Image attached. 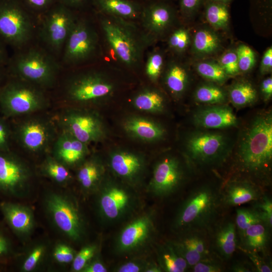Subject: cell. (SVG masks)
Segmentation results:
<instances>
[{"label":"cell","mask_w":272,"mask_h":272,"mask_svg":"<svg viewBox=\"0 0 272 272\" xmlns=\"http://www.w3.org/2000/svg\"><path fill=\"white\" fill-rule=\"evenodd\" d=\"M166 1L143 2L140 19L143 31L152 42L164 34L175 19L176 10Z\"/></svg>","instance_id":"4fadbf2b"},{"label":"cell","mask_w":272,"mask_h":272,"mask_svg":"<svg viewBox=\"0 0 272 272\" xmlns=\"http://www.w3.org/2000/svg\"><path fill=\"white\" fill-rule=\"evenodd\" d=\"M79 12L56 2L39 18L37 35L43 47L56 57L62 53Z\"/></svg>","instance_id":"52a82bcc"},{"label":"cell","mask_w":272,"mask_h":272,"mask_svg":"<svg viewBox=\"0 0 272 272\" xmlns=\"http://www.w3.org/2000/svg\"><path fill=\"white\" fill-rule=\"evenodd\" d=\"M114 90V84L104 74L90 70L70 77L64 87V95L70 102L86 104L106 98Z\"/></svg>","instance_id":"30bf717a"},{"label":"cell","mask_w":272,"mask_h":272,"mask_svg":"<svg viewBox=\"0 0 272 272\" xmlns=\"http://www.w3.org/2000/svg\"><path fill=\"white\" fill-rule=\"evenodd\" d=\"M142 3L140 0H92L95 12L131 21L140 19Z\"/></svg>","instance_id":"603a6c76"},{"label":"cell","mask_w":272,"mask_h":272,"mask_svg":"<svg viewBox=\"0 0 272 272\" xmlns=\"http://www.w3.org/2000/svg\"><path fill=\"white\" fill-rule=\"evenodd\" d=\"M39 18L23 0H0V40L17 50L31 44Z\"/></svg>","instance_id":"277c9868"},{"label":"cell","mask_w":272,"mask_h":272,"mask_svg":"<svg viewBox=\"0 0 272 272\" xmlns=\"http://www.w3.org/2000/svg\"><path fill=\"white\" fill-rule=\"evenodd\" d=\"M160 266L167 272H184L189 266L171 242L163 245L159 252Z\"/></svg>","instance_id":"4dcf8cb0"},{"label":"cell","mask_w":272,"mask_h":272,"mask_svg":"<svg viewBox=\"0 0 272 272\" xmlns=\"http://www.w3.org/2000/svg\"><path fill=\"white\" fill-rule=\"evenodd\" d=\"M220 192L223 206L228 207L255 202L264 194L254 183L241 180L229 182Z\"/></svg>","instance_id":"7402d4cb"},{"label":"cell","mask_w":272,"mask_h":272,"mask_svg":"<svg viewBox=\"0 0 272 272\" xmlns=\"http://www.w3.org/2000/svg\"><path fill=\"white\" fill-rule=\"evenodd\" d=\"M107 269L98 259L93 258L85 266L81 271L83 272H106Z\"/></svg>","instance_id":"9f6ffc18"},{"label":"cell","mask_w":272,"mask_h":272,"mask_svg":"<svg viewBox=\"0 0 272 272\" xmlns=\"http://www.w3.org/2000/svg\"><path fill=\"white\" fill-rule=\"evenodd\" d=\"M194 121L199 126L210 129L226 128L237 124L236 116L232 109L226 106H214L202 109L194 114Z\"/></svg>","instance_id":"cb8c5ba5"},{"label":"cell","mask_w":272,"mask_h":272,"mask_svg":"<svg viewBox=\"0 0 272 272\" xmlns=\"http://www.w3.org/2000/svg\"><path fill=\"white\" fill-rule=\"evenodd\" d=\"M241 170L264 179L270 173L272 161V118L270 114L257 116L244 134L238 151Z\"/></svg>","instance_id":"6da1fadb"},{"label":"cell","mask_w":272,"mask_h":272,"mask_svg":"<svg viewBox=\"0 0 272 272\" xmlns=\"http://www.w3.org/2000/svg\"><path fill=\"white\" fill-rule=\"evenodd\" d=\"M147 266L143 262L132 260L119 266L116 271L118 272H139L145 271Z\"/></svg>","instance_id":"db71d44e"},{"label":"cell","mask_w":272,"mask_h":272,"mask_svg":"<svg viewBox=\"0 0 272 272\" xmlns=\"http://www.w3.org/2000/svg\"><path fill=\"white\" fill-rule=\"evenodd\" d=\"M1 76V75H0Z\"/></svg>","instance_id":"03108f58"},{"label":"cell","mask_w":272,"mask_h":272,"mask_svg":"<svg viewBox=\"0 0 272 272\" xmlns=\"http://www.w3.org/2000/svg\"><path fill=\"white\" fill-rule=\"evenodd\" d=\"M218 63L228 76H235L240 72L235 50L225 52L220 57Z\"/></svg>","instance_id":"7dc6e473"},{"label":"cell","mask_w":272,"mask_h":272,"mask_svg":"<svg viewBox=\"0 0 272 272\" xmlns=\"http://www.w3.org/2000/svg\"><path fill=\"white\" fill-rule=\"evenodd\" d=\"M270 229L263 222L251 225L245 230L238 247L267 257Z\"/></svg>","instance_id":"4316f807"},{"label":"cell","mask_w":272,"mask_h":272,"mask_svg":"<svg viewBox=\"0 0 272 272\" xmlns=\"http://www.w3.org/2000/svg\"><path fill=\"white\" fill-rule=\"evenodd\" d=\"M205 15L206 20L213 28L218 30L227 27L230 18L228 4L207 0Z\"/></svg>","instance_id":"d6a6232c"},{"label":"cell","mask_w":272,"mask_h":272,"mask_svg":"<svg viewBox=\"0 0 272 272\" xmlns=\"http://www.w3.org/2000/svg\"><path fill=\"white\" fill-rule=\"evenodd\" d=\"M23 1L29 10L39 18L57 2L56 0Z\"/></svg>","instance_id":"f907efd6"},{"label":"cell","mask_w":272,"mask_h":272,"mask_svg":"<svg viewBox=\"0 0 272 272\" xmlns=\"http://www.w3.org/2000/svg\"><path fill=\"white\" fill-rule=\"evenodd\" d=\"M43 88L16 77L0 92L5 111L12 115H23L41 110L48 105Z\"/></svg>","instance_id":"ba28073f"},{"label":"cell","mask_w":272,"mask_h":272,"mask_svg":"<svg viewBox=\"0 0 272 272\" xmlns=\"http://www.w3.org/2000/svg\"><path fill=\"white\" fill-rule=\"evenodd\" d=\"M56 1L78 12L92 6V0H56Z\"/></svg>","instance_id":"f5cc1de1"},{"label":"cell","mask_w":272,"mask_h":272,"mask_svg":"<svg viewBox=\"0 0 272 272\" xmlns=\"http://www.w3.org/2000/svg\"><path fill=\"white\" fill-rule=\"evenodd\" d=\"M9 63L17 78L43 89L54 85L60 67L46 49L31 44L17 50Z\"/></svg>","instance_id":"5b68a950"},{"label":"cell","mask_w":272,"mask_h":272,"mask_svg":"<svg viewBox=\"0 0 272 272\" xmlns=\"http://www.w3.org/2000/svg\"><path fill=\"white\" fill-rule=\"evenodd\" d=\"M98 45L95 28L86 18L78 16L64 46L62 63L69 66L84 63L95 55Z\"/></svg>","instance_id":"9c48e42d"},{"label":"cell","mask_w":272,"mask_h":272,"mask_svg":"<svg viewBox=\"0 0 272 272\" xmlns=\"http://www.w3.org/2000/svg\"><path fill=\"white\" fill-rule=\"evenodd\" d=\"M164 59L163 54L158 50L150 52L148 56L145 71L148 77L153 81H156L163 70Z\"/></svg>","instance_id":"60d3db41"},{"label":"cell","mask_w":272,"mask_h":272,"mask_svg":"<svg viewBox=\"0 0 272 272\" xmlns=\"http://www.w3.org/2000/svg\"><path fill=\"white\" fill-rule=\"evenodd\" d=\"M0 210L6 222L19 237L25 239L33 233L35 220L32 209L20 203L3 201Z\"/></svg>","instance_id":"44dd1931"},{"label":"cell","mask_w":272,"mask_h":272,"mask_svg":"<svg viewBox=\"0 0 272 272\" xmlns=\"http://www.w3.org/2000/svg\"><path fill=\"white\" fill-rule=\"evenodd\" d=\"M8 132L6 126L0 122V148L5 147L7 145Z\"/></svg>","instance_id":"94428289"},{"label":"cell","mask_w":272,"mask_h":272,"mask_svg":"<svg viewBox=\"0 0 272 272\" xmlns=\"http://www.w3.org/2000/svg\"><path fill=\"white\" fill-rule=\"evenodd\" d=\"M260 214L263 222L270 228L272 226V200L264 193L260 199L254 202L253 206Z\"/></svg>","instance_id":"c3c4849f"},{"label":"cell","mask_w":272,"mask_h":272,"mask_svg":"<svg viewBox=\"0 0 272 272\" xmlns=\"http://www.w3.org/2000/svg\"><path fill=\"white\" fill-rule=\"evenodd\" d=\"M260 222L264 223L259 212L253 207L236 210L235 223L240 240L248 228Z\"/></svg>","instance_id":"8d00e7d4"},{"label":"cell","mask_w":272,"mask_h":272,"mask_svg":"<svg viewBox=\"0 0 272 272\" xmlns=\"http://www.w3.org/2000/svg\"><path fill=\"white\" fill-rule=\"evenodd\" d=\"M194 97L199 102L210 104H221L226 100L224 91L213 84H203L199 86L195 91Z\"/></svg>","instance_id":"74e56055"},{"label":"cell","mask_w":272,"mask_h":272,"mask_svg":"<svg viewBox=\"0 0 272 272\" xmlns=\"http://www.w3.org/2000/svg\"><path fill=\"white\" fill-rule=\"evenodd\" d=\"M29 166L20 158L0 154V193L22 197L28 193L32 179Z\"/></svg>","instance_id":"8fae6325"},{"label":"cell","mask_w":272,"mask_h":272,"mask_svg":"<svg viewBox=\"0 0 272 272\" xmlns=\"http://www.w3.org/2000/svg\"><path fill=\"white\" fill-rule=\"evenodd\" d=\"M226 145V139L220 133L201 132L193 134L186 144L190 162L195 166L213 164L221 158Z\"/></svg>","instance_id":"5bb4252c"},{"label":"cell","mask_w":272,"mask_h":272,"mask_svg":"<svg viewBox=\"0 0 272 272\" xmlns=\"http://www.w3.org/2000/svg\"><path fill=\"white\" fill-rule=\"evenodd\" d=\"M207 233L200 231L186 232L181 233L177 239L171 242L189 267L202 258L212 256Z\"/></svg>","instance_id":"d6986e66"},{"label":"cell","mask_w":272,"mask_h":272,"mask_svg":"<svg viewBox=\"0 0 272 272\" xmlns=\"http://www.w3.org/2000/svg\"><path fill=\"white\" fill-rule=\"evenodd\" d=\"M133 104L139 110L148 112H158L164 108V99L157 91L146 89L136 95Z\"/></svg>","instance_id":"e575fe53"},{"label":"cell","mask_w":272,"mask_h":272,"mask_svg":"<svg viewBox=\"0 0 272 272\" xmlns=\"http://www.w3.org/2000/svg\"><path fill=\"white\" fill-rule=\"evenodd\" d=\"M11 247L8 239L0 233V256L8 254L11 250Z\"/></svg>","instance_id":"91938a15"},{"label":"cell","mask_w":272,"mask_h":272,"mask_svg":"<svg viewBox=\"0 0 272 272\" xmlns=\"http://www.w3.org/2000/svg\"><path fill=\"white\" fill-rule=\"evenodd\" d=\"M47 245L44 243H38L31 247L23 259L21 270L31 272L36 269L42 262L47 252Z\"/></svg>","instance_id":"ab89813d"},{"label":"cell","mask_w":272,"mask_h":272,"mask_svg":"<svg viewBox=\"0 0 272 272\" xmlns=\"http://www.w3.org/2000/svg\"><path fill=\"white\" fill-rule=\"evenodd\" d=\"M78 169L77 177L82 188L86 192L95 190L98 187L103 174V168L95 159L84 160Z\"/></svg>","instance_id":"f1b7e54d"},{"label":"cell","mask_w":272,"mask_h":272,"mask_svg":"<svg viewBox=\"0 0 272 272\" xmlns=\"http://www.w3.org/2000/svg\"><path fill=\"white\" fill-rule=\"evenodd\" d=\"M222 206L220 190L210 185L198 187L180 206L174 227L180 233L194 231L208 232L217 223Z\"/></svg>","instance_id":"7a4b0ae2"},{"label":"cell","mask_w":272,"mask_h":272,"mask_svg":"<svg viewBox=\"0 0 272 272\" xmlns=\"http://www.w3.org/2000/svg\"><path fill=\"white\" fill-rule=\"evenodd\" d=\"M97 250V245L88 244L83 247L76 253L72 261V270L74 271H81L85 266L94 258Z\"/></svg>","instance_id":"7bdbcfd3"},{"label":"cell","mask_w":272,"mask_h":272,"mask_svg":"<svg viewBox=\"0 0 272 272\" xmlns=\"http://www.w3.org/2000/svg\"><path fill=\"white\" fill-rule=\"evenodd\" d=\"M195 69L205 79L218 84L223 83L229 77L218 62L201 61L195 64Z\"/></svg>","instance_id":"f35d334b"},{"label":"cell","mask_w":272,"mask_h":272,"mask_svg":"<svg viewBox=\"0 0 272 272\" xmlns=\"http://www.w3.org/2000/svg\"><path fill=\"white\" fill-rule=\"evenodd\" d=\"M4 44L0 40V66L4 63H6L7 59V55Z\"/></svg>","instance_id":"6125c7cd"},{"label":"cell","mask_w":272,"mask_h":272,"mask_svg":"<svg viewBox=\"0 0 272 272\" xmlns=\"http://www.w3.org/2000/svg\"><path fill=\"white\" fill-rule=\"evenodd\" d=\"M41 171L44 176L61 185L67 184L72 178L68 167L52 156L45 159L41 165Z\"/></svg>","instance_id":"836d02e7"},{"label":"cell","mask_w":272,"mask_h":272,"mask_svg":"<svg viewBox=\"0 0 272 272\" xmlns=\"http://www.w3.org/2000/svg\"><path fill=\"white\" fill-rule=\"evenodd\" d=\"M231 269L235 272H251L255 270L250 262L243 261L236 262L232 266Z\"/></svg>","instance_id":"680465c9"},{"label":"cell","mask_w":272,"mask_h":272,"mask_svg":"<svg viewBox=\"0 0 272 272\" xmlns=\"http://www.w3.org/2000/svg\"><path fill=\"white\" fill-rule=\"evenodd\" d=\"M235 51L240 72L246 73L251 70L255 63L253 50L245 44H240Z\"/></svg>","instance_id":"ee69618b"},{"label":"cell","mask_w":272,"mask_h":272,"mask_svg":"<svg viewBox=\"0 0 272 272\" xmlns=\"http://www.w3.org/2000/svg\"><path fill=\"white\" fill-rule=\"evenodd\" d=\"M110 163L112 170L117 175L130 182L139 177L144 168V162L141 158L128 152L113 153Z\"/></svg>","instance_id":"484cf974"},{"label":"cell","mask_w":272,"mask_h":272,"mask_svg":"<svg viewBox=\"0 0 272 272\" xmlns=\"http://www.w3.org/2000/svg\"><path fill=\"white\" fill-rule=\"evenodd\" d=\"M211 246L221 260H228L237 246V229L235 222L227 221L218 225Z\"/></svg>","instance_id":"d4e9b609"},{"label":"cell","mask_w":272,"mask_h":272,"mask_svg":"<svg viewBox=\"0 0 272 272\" xmlns=\"http://www.w3.org/2000/svg\"><path fill=\"white\" fill-rule=\"evenodd\" d=\"M179 9L182 15L190 17L194 15L200 8L203 0H179Z\"/></svg>","instance_id":"816d5d0a"},{"label":"cell","mask_w":272,"mask_h":272,"mask_svg":"<svg viewBox=\"0 0 272 272\" xmlns=\"http://www.w3.org/2000/svg\"><path fill=\"white\" fill-rule=\"evenodd\" d=\"M190 268L194 272H220L223 270L221 262L212 256L202 258Z\"/></svg>","instance_id":"681fc988"},{"label":"cell","mask_w":272,"mask_h":272,"mask_svg":"<svg viewBox=\"0 0 272 272\" xmlns=\"http://www.w3.org/2000/svg\"><path fill=\"white\" fill-rule=\"evenodd\" d=\"M210 1H214V2H220V3H224V4H228L229 2H230L232 0H210Z\"/></svg>","instance_id":"e7e4bbea"},{"label":"cell","mask_w":272,"mask_h":272,"mask_svg":"<svg viewBox=\"0 0 272 272\" xmlns=\"http://www.w3.org/2000/svg\"><path fill=\"white\" fill-rule=\"evenodd\" d=\"M124 128L129 134L148 142L159 140L164 134V129L159 124L140 117L128 119L124 122Z\"/></svg>","instance_id":"83f0119b"},{"label":"cell","mask_w":272,"mask_h":272,"mask_svg":"<svg viewBox=\"0 0 272 272\" xmlns=\"http://www.w3.org/2000/svg\"><path fill=\"white\" fill-rule=\"evenodd\" d=\"M59 123L67 131L88 145L101 140L104 135L103 124L95 114L89 111L68 109L60 115Z\"/></svg>","instance_id":"7c38bea8"},{"label":"cell","mask_w":272,"mask_h":272,"mask_svg":"<svg viewBox=\"0 0 272 272\" xmlns=\"http://www.w3.org/2000/svg\"><path fill=\"white\" fill-rule=\"evenodd\" d=\"M77 252L70 246L66 243H57L52 251V257L54 260L61 264H67L72 262Z\"/></svg>","instance_id":"bcb514c9"},{"label":"cell","mask_w":272,"mask_h":272,"mask_svg":"<svg viewBox=\"0 0 272 272\" xmlns=\"http://www.w3.org/2000/svg\"><path fill=\"white\" fill-rule=\"evenodd\" d=\"M170 48L176 53L184 52L190 43V37L188 31L183 28L174 31L168 39Z\"/></svg>","instance_id":"b9f144b4"},{"label":"cell","mask_w":272,"mask_h":272,"mask_svg":"<svg viewBox=\"0 0 272 272\" xmlns=\"http://www.w3.org/2000/svg\"><path fill=\"white\" fill-rule=\"evenodd\" d=\"M133 203L131 193L115 184L106 185L99 192L97 206L101 217L108 221L119 219L126 214Z\"/></svg>","instance_id":"e0dca14e"},{"label":"cell","mask_w":272,"mask_h":272,"mask_svg":"<svg viewBox=\"0 0 272 272\" xmlns=\"http://www.w3.org/2000/svg\"><path fill=\"white\" fill-rule=\"evenodd\" d=\"M242 251L250 259V262L253 265L255 270L258 272H271V262L266 256L261 254L247 250L241 247H237Z\"/></svg>","instance_id":"f6af8a7d"},{"label":"cell","mask_w":272,"mask_h":272,"mask_svg":"<svg viewBox=\"0 0 272 272\" xmlns=\"http://www.w3.org/2000/svg\"><path fill=\"white\" fill-rule=\"evenodd\" d=\"M184 171L179 161L168 157L156 165L149 184V190L154 195L164 197L175 193L180 187Z\"/></svg>","instance_id":"2e32d148"},{"label":"cell","mask_w":272,"mask_h":272,"mask_svg":"<svg viewBox=\"0 0 272 272\" xmlns=\"http://www.w3.org/2000/svg\"><path fill=\"white\" fill-rule=\"evenodd\" d=\"M229 96L233 105L244 106L253 103L257 98V92L248 82L241 81L233 84L229 90Z\"/></svg>","instance_id":"d590c367"},{"label":"cell","mask_w":272,"mask_h":272,"mask_svg":"<svg viewBox=\"0 0 272 272\" xmlns=\"http://www.w3.org/2000/svg\"><path fill=\"white\" fill-rule=\"evenodd\" d=\"M17 136L22 147L32 153L45 150L56 138L51 122L40 117L23 121L18 127Z\"/></svg>","instance_id":"9a60e30c"},{"label":"cell","mask_w":272,"mask_h":272,"mask_svg":"<svg viewBox=\"0 0 272 272\" xmlns=\"http://www.w3.org/2000/svg\"><path fill=\"white\" fill-rule=\"evenodd\" d=\"M52 148V156L68 168L80 165L89 153L87 144L64 130L56 138Z\"/></svg>","instance_id":"ffe728a7"},{"label":"cell","mask_w":272,"mask_h":272,"mask_svg":"<svg viewBox=\"0 0 272 272\" xmlns=\"http://www.w3.org/2000/svg\"><path fill=\"white\" fill-rule=\"evenodd\" d=\"M43 206L49 221L61 234L74 242L83 239L85 221L74 197L62 192L50 191L44 196Z\"/></svg>","instance_id":"8992f818"},{"label":"cell","mask_w":272,"mask_h":272,"mask_svg":"<svg viewBox=\"0 0 272 272\" xmlns=\"http://www.w3.org/2000/svg\"><path fill=\"white\" fill-rule=\"evenodd\" d=\"M160 266L156 264H150L145 269L144 271L146 272H160L162 270Z\"/></svg>","instance_id":"be15d7a7"},{"label":"cell","mask_w":272,"mask_h":272,"mask_svg":"<svg viewBox=\"0 0 272 272\" xmlns=\"http://www.w3.org/2000/svg\"><path fill=\"white\" fill-rule=\"evenodd\" d=\"M261 92L265 100L270 98L272 95V78L268 77L263 80L260 86Z\"/></svg>","instance_id":"6f0895ef"},{"label":"cell","mask_w":272,"mask_h":272,"mask_svg":"<svg viewBox=\"0 0 272 272\" xmlns=\"http://www.w3.org/2000/svg\"><path fill=\"white\" fill-rule=\"evenodd\" d=\"M97 13L105 39L115 56L127 67L137 66L151 40L132 21Z\"/></svg>","instance_id":"3957f363"},{"label":"cell","mask_w":272,"mask_h":272,"mask_svg":"<svg viewBox=\"0 0 272 272\" xmlns=\"http://www.w3.org/2000/svg\"><path fill=\"white\" fill-rule=\"evenodd\" d=\"M193 52L200 56H206L216 53L221 46V40L212 29L203 28L194 34L192 40Z\"/></svg>","instance_id":"f546056e"},{"label":"cell","mask_w":272,"mask_h":272,"mask_svg":"<svg viewBox=\"0 0 272 272\" xmlns=\"http://www.w3.org/2000/svg\"><path fill=\"white\" fill-rule=\"evenodd\" d=\"M154 232L151 216L144 215L126 225L117 240V249L122 253H128L140 248L150 240Z\"/></svg>","instance_id":"ac0fdd59"},{"label":"cell","mask_w":272,"mask_h":272,"mask_svg":"<svg viewBox=\"0 0 272 272\" xmlns=\"http://www.w3.org/2000/svg\"><path fill=\"white\" fill-rule=\"evenodd\" d=\"M165 84L169 91L175 95L182 94L188 83V74L185 67L180 63L172 61L166 70Z\"/></svg>","instance_id":"1f68e13d"},{"label":"cell","mask_w":272,"mask_h":272,"mask_svg":"<svg viewBox=\"0 0 272 272\" xmlns=\"http://www.w3.org/2000/svg\"><path fill=\"white\" fill-rule=\"evenodd\" d=\"M272 70V47L268 48L264 52L260 65V72L264 75L271 72Z\"/></svg>","instance_id":"11a10c76"}]
</instances>
